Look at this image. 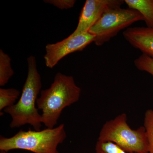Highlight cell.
I'll return each mask as SVG.
<instances>
[{
    "label": "cell",
    "mask_w": 153,
    "mask_h": 153,
    "mask_svg": "<svg viewBox=\"0 0 153 153\" xmlns=\"http://www.w3.org/2000/svg\"><path fill=\"white\" fill-rule=\"evenodd\" d=\"M124 3L123 0H86L80 13L78 25L72 34L88 32L105 12L121 7Z\"/></svg>",
    "instance_id": "52a82bcc"
},
{
    "label": "cell",
    "mask_w": 153,
    "mask_h": 153,
    "mask_svg": "<svg viewBox=\"0 0 153 153\" xmlns=\"http://www.w3.org/2000/svg\"><path fill=\"white\" fill-rule=\"evenodd\" d=\"M123 34L126 41L132 47L153 59V28L129 27Z\"/></svg>",
    "instance_id": "ba28073f"
},
{
    "label": "cell",
    "mask_w": 153,
    "mask_h": 153,
    "mask_svg": "<svg viewBox=\"0 0 153 153\" xmlns=\"http://www.w3.org/2000/svg\"><path fill=\"white\" fill-rule=\"evenodd\" d=\"M95 151L96 153H129L114 143L98 140L96 144Z\"/></svg>",
    "instance_id": "5bb4252c"
},
{
    "label": "cell",
    "mask_w": 153,
    "mask_h": 153,
    "mask_svg": "<svg viewBox=\"0 0 153 153\" xmlns=\"http://www.w3.org/2000/svg\"><path fill=\"white\" fill-rule=\"evenodd\" d=\"M66 137L63 124L39 131L20 130L11 137L1 136L0 150L7 152L12 150L22 149L34 153H59L57 147Z\"/></svg>",
    "instance_id": "3957f363"
},
{
    "label": "cell",
    "mask_w": 153,
    "mask_h": 153,
    "mask_svg": "<svg viewBox=\"0 0 153 153\" xmlns=\"http://www.w3.org/2000/svg\"><path fill=\"white\" fill-rule=\"evenodd\" d=\"M125 113L106 121L100 132L97 140L114 143L129 153H148V143L143 126L132 129Z\"/></svg>",
    "instance_id": "277c9868"
},
{
    "label": "cell",
    "mask_w": 153,
    "mask_h": 153,
    "mask_svg": "<svg viewBox=\"0 0 153 153\" xmlns=\"http://www.w3.org/2000/svg\"><path fill=\"white\" fill-rule=\"evenodd\" d=\"M44 2L51 4L60 10H67L73 7L76 3L75 0H45Z\"/></svg>",
    "instance_id": "9a60e30c"
},
{
    "label": "cell",
    "mask_w": 153,
    "mask_h": 153,
    "mask_svg": "<svg viewBox=\"0 0 153 153\" xmlns=\"http://www.w3.org/2000/svg\"><path fill=\"white\" fill-rule=\"evenodd\" d=\"M1 153H7V152H1Z\"/></svg>",
    "instance_id": "2e32d148"
},
{
    "label": "cell",
    "mask_w": 153,
    "mask_h": 153,
    "mask_svg": "<svg viewBox=\"0 0 153 153\" xmlns=\"http://www.w3.org/2000/svg\"><path fill=\"white\" fill-rule=\"evenodd\" d=\"M95 37L87 33L71 34L62 41L54 44H49L45 47L44 59L46 66L52 68L62 58L73 52L83 50L88 45L94 42Z\"/></svg>",
    "instance_id": "8992f818"
},
{
    "label": "cell",
    "mask_w": 153,
    "mask_h": 153,
    "mask_svg": "<svg viewBox=\"0 0 153 153\" xmlns=\"http://www.w3.org/2000/svg\"><path fill=\"white\" fill-rule=\"evenodd\" d=\"M27 63V76L19 101L16 104L6 108L4 111L12 117L10 124L11 128H17L29 124L35 130L39 131L43 123L42 117L36 105L42 87L41 76L38 71L35 56L31 55L28 57Z\"/></svg>",
    "instance_id": "7a4b0ae2"
},
{
    "label": "cell",
    "mask_w": 153,
    "mask_h": 153,
    "mask_svg": "<svg viewBox=\"0 0 153 153\" xmlns=\"http://www.w3.org/2000/svg\"><path fill=\"white\" fill-rule=\"evenodd\" d=\"M11 59L9 55L0 50V86H4L13 75L14 72L11 64Z\"/></svg>",
    "instance_id": "30bf717a"
},
{
    "label": "cell",
    "mask_w": 153,
    "mask_h": 153,
    "mask_svg": "<svg viewBox=\"0 0 153 153\" xmlns=\"http://www.w3.org/2000/svg\"><path fill=\"white\" fill-rule=\"evenodd\" d=\"M143 126L148 143V153H153V108L146 111Z\"/></svg>",
    "instance_id": "7c38bea8"
},
{
    "label": "cell",
    "mask_w": 153,
    "mask_h": 153,
    "mask_svg": "<svg viewBox=\"0 0 153 153\" xmlns=\"http://www.w3.org/2000/svg\"><path fill=\"white\" fill-rule=\"evenodd\" d=\"M134 64L137 69L146 71L153 76V59L147 55L142 54L134 60Z\"/></svg>",
    "instance_id": "4fadbf2b"
},
{
    "label": "cell",
    "mask_w": 153,
    "mask_h": 153,
    "mask_svg": "<svg viewBox=\"0 0 153 153\" xmlns=\"http://www.w3.org/2000/svg\"><path fill=\"white\" fill-rule=\"evenodd\" d=\"M124 1L128 8L140 13L146 27L153 28V0H125Z\"/></svg>",
    "instance_id": "9c48e42d"
},
{
    "label": "cell",
    "mask_w": 153,
    "mask_h": 153,
    "mask_svg": "<svg viewBox=\"0 0 153 153\" xmlns=\"http://www.w3.org/2000/svg\"><path fill=\"white\" fill-rule=\"evenodd\" d=\"M81 89L74 77L58 72L48 89L42 90L37 100L38 109L42 111V122L47 128H54L65 108L77 102Z\"/></svg>",
    "instance_id": "6da1fadb"
},
{
    "label": "cell",
    "mask_w": 153,
    "mask_h": 153,
    "mask_svg": "<svg viewBox=\"0 0 153 153\" xmlns=\"http://www.w3.org/2000/svg\"><path fill=\"white\" fill-rule=\"evenodd\" d=\"M21 94L18 89L14 88H0V111L15 104Z\"/></svg>",
    "instance_id": "8fae6325"
},
{
    "label": "cell",
    "mask_w": 153,
    "mask_h": 153,
    "mask_svg": "<svg viewBox=\"0 0 153 153\" xmlns=\"http://www.w3.org/2000/svg\"><path fill=\"white\" fill-rule=\"evenodd\" d=\"M141 21H144L143 17L136 10L116 8L105 12L88 32L95 36L94 42L99 47L108 42L122 30Z\"/></svg>",
    "instance_id": "5b68a950"
}]
</instances>
